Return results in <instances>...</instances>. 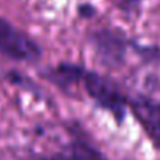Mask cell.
Returning a JSON list of instances; mask_svg holds the SVG:
<instances>
[{
  "label": "cell",
  "mask_w": 160,
  "mask_h": 160,
  "mask_svg": "<svg viewBox=\"0 0 160 160\" xmlns=\"http://www.w3.org/2000/svg\"><path fill=\"white\" fill-rule=\"evenodd\" d=\"M50 77L60 87H68L72 83L82 85L83 90L88 93V96L98 105L108 110L116 118V121L122 119L124 107L126 104H129V101L121 93V90L107 77H102L77 64H68V63L58 64L52 71Z\"/></svg>",
  "instance_id": "cell-1"
},
{
  "label": "cell",
  "mask_w": 160,
  "mask_h": 160,
  "mask_svg": "<svg viewBox=\"0 0 160 160\" xmlns=\"http://www.w3.org/2000/svg\"><path fill=\"white\" fill-rule=\"evenodd\" d=\"M0 53L16 61H35L41 57V47L21 28L0 18Z\"/></svg>",
  "instance_id": "cell-2"
},
{
  "label": "cell",
  "mask_w": 160,
  "mask_h": 160,
  "mask_svg": "<svg viewBox=\"0 0 160 160\" xmlns=\"http://www.w3.org/2000/svg\"><path fill=\"white\" fill-rule=\"evenodd\" d=\"M99 60L110 68L118 66L124 60L126 53V38L121 32L116 30H101L96 32L91 38Z\"/></svg>",
  "instance_id": "cell-3"
},
{
  "label": "cell",
  "mask_w": 160,
  "mask_h": 160,
  "mask_svg": "<svg viewBox=\"0 0 160 160\" xmlns=\"http://www.w3.org/2000/svg\"><path fill=\"white\" fill-rule=\"evenodd\" d=\"M129 105L154 146L160 149V102L138 96L129 101Z\"/></svg>",
  "instance_id": "cell-4"
},
{
  "label": "cell",
  "mask_w": 160,
  "mask_h": 160,
  "mask_svg": "<svg viewBox=\"0 0 160 160\" xmlns=\"http://www.w3.org/2000/svg\"><path fill=\"white\" fill-rule=\"evenodd\" d=\"M39 160H107V158L87 138H83L82 135H75L64 151Z\"/></svg>",
  "instance_id": "cell-5"
},
{
  "label": "cell",
  "mask_w": 160,
  "mask_h": 160,
  "mask_svg": "<svg viewBox=\"0 0 160 160\" xmlns=\"http://www.w3.org/2000/svg\"><path fill=\"white\" fill-rule=\"evenodd\" d=\"M112 3L118 7L121 11L126 13H133L140 7V0H112Z\"/></svg>",
  "instance_id": "cell-6"
},
{
  "label": "cell",
  "mask_w": 160,
  "mask_h": 160,
  "mask_svg": "<svg viewBox=\"0 0 160 160\" xmlns=\"http://www.w3.org/2000/svg\"><path fill=\"white\" fill-rule=\"evenodd\" d=\"M80 14L90 18L91 14H94V8L91 5H82V7H80Z\"/></svg>",
  "instance_id": "cell-7"
}]
</instances>
